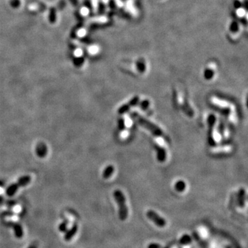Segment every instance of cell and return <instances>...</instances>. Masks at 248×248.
<instances>
[{
	"instance_id": "1",
	"label": "cell",
	"mask_w": 248,
	"mask_h": 248,
	"mask_svg": "<svg viewBox=\"0 0 248 248\" xmlns=\"http://www.w3.org/2000/svg\"><path fill=\"white\" fill-rule=\"evenodd\" d=\"M130 117L141 126H142L146 130H148V131H150L154 136L163 137V139H167L166 136L164 134V132L159 126L155 125L154 123L151 122L150 121L148 120L147 119L144 118L141 114H139L136 112H132V113H130Z\"/></svg>"
},
{
	"instance_id": "2",
	"label": "cell",
	"mask_w": 248,
	"mask_h": 248,
	"mask_svg": "<svg viewBox=\"0 0 248 248\" xmlns=\"http://www.w3.org/2000/svg\"><path fill=\"white\" fill-rule=\"evenodd\" d=\"M113 196L119 206V218L121 221H125L128 216V209L125 204V197L123 192L119 190H115Z\"/></svg>"
},
{
	"instance_id": "3",
	"label": "cell",
	"mask_w": 248,
	"mask_h": 248,
	"mask_svg": "<svg viewBox=\"0 0 248 248\" xmlns=\"http://www.w3.org/2000/svg\"><path fill=\"white\" fill-rule=\"evenodd\" d=\"M207 123L209 126V130H208V134H207V139H208V143L210 146L213 147L216 145V141L214 140L213 137V130L214 127L216 123V117L213 114H210L207 117Z\"/></svg>"
},
{
	"instance_id": "4",
	"label": "cell",
	"mask_w": 248,
	"mask_h": 248,
	"mask_svg": "<svg viewBox=\"0 0 248 248\" xmlns=\"http://www.w3.org/2000/svg\"><path fill=\"white\" fill-rule=\"evenodd\" d=\"M146 216L150 220H151L154 224L159 227H163L166 225V221L163 218L159 216L154 210H148L146 213Z\"/></svg>"
},
{
	"instance_id": "5",
	"label": "cell",
	"mask_w": 248,
	"mask_h": 248,
	"mask_svg": "<svg viewBox=\"0 0 248 248\" xmlns=\"http://www.w3.org/2000/svg\"><path fill=\"white\" fill-rule=\"evenodd\" d=\"M139 97L138 96L134 97L133 98L130 99V100L129 101V102L123 104V106H121V107L119 108V110H118L119 114H123L124 113H125V112H127L128 111H129L130 108L134 107V106H137V104L139 103Z\"/></svg>"
},
{
	"instance_id": "6",
	"label": "cell",
	"mask_w": 248,
	"mask_h": 248,
	"mask_svg": "<svg viewBox=\"0 0 248 248\" xmlns=\"http://www.w3.org/2000/svg\"><path fill=\"white\" fill-rule=\"evenodd\" d=\"M125 10L132 17H137L139 15V10L136 7L134 0H126L123 4Z\"/></svg>"
},
{
	"instance_id": "7",
	"label": "cell",
	"mask_w": 248,
	"mask_h": 248,
	"mask_svg": "<svg viewBox=\"0 0 248 248\" xmlns=\"http://www.w3.org/2000/svg\"><path fill=\"white\" fill-rule=\"evenodd\" d=\"M35 152H36L37 156H39V158H44L48 154L47 146H46V145L44 143L39 142L37 143V145H36Z\"/></svg>"
},
{
	"instance_id": "8",
	"label": "cell",
	"mask_w": 248,
	"mask_h": 248,
	"mask_svg": "<svg viewBox=\"0 0 248 248\" xmlns=\"http://www.w3.org/2000/svg\"><path fill=\"white\" fill-rule=\"evenodd\" d=\"M154 148L156 150V158L159 162L163 163L166 159V150L161 146L155 144Z\"/></svg>"
},
{
	"instance_id": "9",
	"label": "cell",
	"mask_w": 248,
	"mask_h": 248,
	"mask_svg": "<svg viewBox=\"0 0 248 248\" xmlns=\"http://www.w3.org/2000/svg\"><path fill=\"white\" fill-rule=\"evenodd\" d=\"M77 231H78V226L76 224L73 225V226L70 228V230H67L66 232L65 236H64V239L66 241H69L71 240V239L74 237V236L77 234Z\"/></svg>"
},
{
	"instance_id": "10",
	"label": "cell",
	"mask_w": 248,
	"mask_h": 248,
	"mask_svg": "<svg viewBox=\"0 0 248 248\" xmlns=\"http://www.w3.org/2000/svg\"><path fill=\"white\" fill-rule=\"evenodd\" d=\"M11 225H12L13 226V230H14L15 236H16V238H21L23 237L24 230L21 225L17 223H12Z\"/></svg>"
},
{
	"instance_id": "11",
	"label": "cell",
	"mask_w": 248,
	"mask_h": 248,
	"mask_svg": "<svg viewBox=\"0 0 248 248\" xmlns=\"http://www.w3.org/2000/svg\"><path fill=\"white\" fill-rule=\"evenodd\" d=\"M108 21V18L105 15H100V16H96L89 19L88 20V23L92 24H106Z\"/></svg>"
},
{
	"instance_id": "12",
	"label": "cell",
	"mask_w": 248,
	"mask_h": 248,
	"mask_svg": "<svg viewBox=\"0 0 248 248\" xmlns=\"http://www.w3.org/2000/svg\"><path fill=\"white\" fill-rule=\"evenodd\" d=\"M238 205L240 207H244L245 201V190L244 188H241L238 192Z\"/></svg>"
},
{
	"instance_id": "13",
	"label": "cell",
	"mask_w": 248,
	"mask_h": 248,
	"mask_svg": "<svg viewBox=\"0 0 248 248\" xmlns=\"http://www.w3.org/2000/svg\"><path fill=\"white\" fill-rule=\"evenodd\" d=\"M114 172V168L113 165H109L107 166L105 169H104L103 172V179H108L111 177V176L113 174Z\"/></svg>"
},
{
	"instance_id": "14",
	"label": "cell",
	"mask_w": 248,
	"mask_h": 248,
	"mask_svg": "<svg viewBox=\"0 0 248 248\" xmlns=\"http://www.w3.org/2000/svg\"><path fill=\"white\" fill-rule=\"evenodd\" d=\"M19 186L17 185V183H13V184H11L10 185L8 186L7 189L6 190V193L8 196H13L14 194L17 192V190L19 189Z\"/></svg>"
},
{
	"instance_id": "15",
	"label": "cell",
	"mask_w": 248,
	"mask_h": 248,
	"mask_svg": "<svg viewBox=\"0 0 248 248\" xmlns=\"http://www.w3.org/2000/svg\"><path fill=\"white\" fill-rule=\"evenodd\" d=\"M31 181V177L30 176H21L19 179L18 181H17V185H18L19 187H24V186L27 185L30 183Z\"/></svg>"
},
{
	"instance_id": "16",
	"label": "cell",
	"mask_w": 248,
	"mask_h": 248,
	"mask_svg": "<svg viewBox=\"0 0 248 248\" xmlns=\"http://www.w3.org/2000/svg\"><path fill=\"white\" fill-rule=\"evenodd\" d=\"M88 52L89 54L92 55H97L99 51H100V48L98 45H96V44H92V45H90L87 48Z\"/></svg>"
},
{
	"instance_id": "17",
	"label": "cell",
	"mask_w": 248,
	"mask_h": 248,
	"mask_svg": "<svg viewBox=\"0 0 248 248\" xmlns=\"http://www.w3.org/2000/svg\"><path fill=\"white\" fill-rule=\"evenodd\" d=\"M186 185L184 181L182 180H179L176 182L175 185H174V188L176 190L177 192H182L185 190Z\"/></svg>"
},
{
	"instance_id": "18",
	"label": "cell",
	"mask_w": 248,
	"mask_h": 248,
	"mask_svg": "<svg viewBox=\"0 0 248 248\" xmlns=\"http://www.w3.org/2000/svg\"><path fill=\"white\" fill-rule=\"evenodd\" d=\"M203 75H204V77L205 79H207V80H210V79H212V78H213V77L214 75V72L212 68H207V69L205 70Z\"/></svg>"
},
{
	"instance_id": "19",
	"label": "cell",
	"mask_w": 248,
	"mask_h": 248,
	"mask_svg": "<svg viewBox=\"0 0 248 248\" xmlns=\"http://www.w3.org/2000/svg\"><path fill=\"white\" fill-rule=\"evenodd\" d=\"M136 66H137V70H138L140 72L143 73L145 71L146 66H145V63L144 61L141 60V61H137Z\"/></svg>"
},
{
	"instance_id": "20",
	"label": "cell",
	"mask_w": 248,
	"mask_h": 248,
	"mask_svg": "<svg viewBox=\"0 0 248 248\" xmlns=\"http://www.w3.org/2000/svg\"><path fill=\"white\" fill-rule=\"evenodd\" d=\"M236 15H237L238 17L240 18H243L247 15V11L243 7L238 8L236 10Z\"/></svg>"
},
{
	"instance_id": "21",
	"label": "cell",
	"mask_w": 248,
	"mask_h": 248,
	"mask_svg": "<svg viewBox=\"0 0 248 248\" xmlns=\"http://www.w3.org/2000/svg\"><path fill=\"white\" fill-rule=\"evenodd\" d=\"M87 35V30L85 28H81L77 30L76 35L79 38H83Z\"/></svg>"
},
{
	"instance_id": "22",
	"label": "cell",
	"mask_w": 248,
	"mask_h": 248,
	"mask_svg": "<svg viewBox=\"0 0 248 248\" xmlns=\"http://www.w3.org/2000/svg\"><path fill=\"white\" fill-rule=\"evenodd\" d=\"M68 221H64L62 222L59 226V230L61 232H66L67 231L68 228Z\"/></svg>"
},
{
	"instance_id": "23",
	"label": "cell",
	"mask_w": 248,
	"mask_h": 248,
	"mask_svg": "<svg viewBox=\"0 0 248 248\" xmlns=\"http://www.w3.org/2000/svg\"><path fill=\"white\" fill-rule=\"evenodd\" d=\"M79 13H80L81 16L87 17L90 13V10H89V8H88V7H86V6H83V7L81 8Z\"/></svg>"
},
{
	"instance_id": "24",
	"label": "cell",
	"mask_w": 248,
	"mask_h": 248,
	"mask_svg": "<svg viewBox=\"0 0 248 248\" xmlns=\"http://www.w3.org/2000/svg\"><path fill=\"white\" fill-rule=\"evenodd\" d=\"M73 54H74L75 57H76V58H80V57H82V55L83 54V51L82 48H76V49L75 50L74 52H73Z\"/></svg>"
},
{
	"instance_id": "25",
	"label": "cell",
	"mask_w": 248,
	"mask_h": 248,
	"mask_svg": "<svg viewBox=\"0 0 248 248\" xmlns=\"http://www.w3.org/2000/svg\"><path fill=\"white\" fill-rule=\"evenodd\" d=\"M92 10L94 13H97L99 8V0H91Z\"/></svg>"
},
{
	"instance_id": "26",
	"label": "cell",
	"mask_w": 248,
	"mask_h": 248,
	"mask_svg": "<svg viewBox=\"0 0 248 248\" xmlns=\"http://www.w3.org/2000/svg\"><path fill=\"white\" fill-rule=\"evenodd\" d=\"M150 106V101L147 100V99H145V100H143V101H141V103H140V107L141 109L143 110H147L148 107H149Z\"/></svg>"
},
{
	"instance_id": "27",
	"label": "cell",
	"mask_w": 248,
	"mask_h": 248,
	"mask_svg": "<svg viewBox=\"0 0 248 248\" xmlns=\"http://www.w3.org/2000/svg\"><path fill=\"white\" fill-rule=\"evenodd\" d=\"M218 131H219V133H220L221 135H223V134H224L225 124H224V122H223V121L222 120L220 121V123H219Z\"/></svg>"
},
{
	"instance_id": "28",
	"label": "cell",
	"mask_w": 248,
	"mask_h": 248,
	"mask_svg": "<svg viewBox=\"0 0 248 248\" xmlns=\"http://www.w3.org/2000/svg\"><path fill=\"white\" fill-rule=\"evenodd\" d=\"M118 125H119V129L121 130V131H123V130L125 129V121H124L123 118L119 119V122H118Z\"/></svg>"
},
{
	"instance_id": "29",
	"label": "cell",
	"mask_w": 248,
	"mask_h": 248,
	"mask_svg": "<svg viewBox=\"0 0 248 248\" xmlns=\"http://www.w3.org/2000/svg\"><path fill=\"white\" fill-rule=\"evenodd\" d=\"M115 4H116V5L118 6L119 8H121L123 6V4L124 3L122 1V0H114Z\"/></svg>"
},
{
	"instance_id": "30",
	"label": "cell",
	"mask_w": 248,
	"mask_h": 248,
	"mask_svg": "<svg viewBox=\"0 0 248 248\" xmlns=\"http://www.w3.org/2000/svg\"><path fill=\"white\" fill-rule=\"evenodd\" d=\"M187 241L188 242L190 241V238L188 236H185L182 239H181V243H187Z\"/></svg>"
},
{
	"instance_id": "31",
	"label": "cell",
	"mask_w": 248,
	"mask_h": 248,
	"mask_svg": "<svg viewBox=\"0 0 248 248\" xmlns=\"http://www.w3.org/2000/svg\"><path fill=\"white\" fill-rule=\"evenodd\" d=\"M148 248H159V246L156 244H152L148 247Z\"/></svg>"
},
{
	"instance_id": "32",
	"label": "cell",
	"mask_w": 248,
	"mask_h": 248,
	"mask_svg": "<svg viewBox=\"0 0 248 248\" xmlns=\"http://www.w3.org/2000/svg\"><path fill=\"white\" fill-rule=\"evenodd\" d=\"M28 248H37V245L36 243H32Z\"/></svg>"
},
{
	"instance_id": "33",
	"label": "cell",
	"mask_w": 248,
	"mask_h": 248,
	"mask_svg": "<svg viewBox=\"0 0 248 248\" xmlns=\"http://www.w3.org/2000/svg\"><path fill=\"white\" fill-rule=\"evenodd\" d=\"M109 1L110 0H102V2L104 4H105V5H106V4H108V3H109Z\"/></svg>"
}]
</instances>
